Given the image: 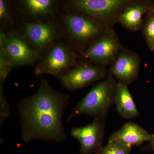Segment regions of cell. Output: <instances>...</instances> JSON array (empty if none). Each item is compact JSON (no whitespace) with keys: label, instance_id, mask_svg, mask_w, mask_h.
Returning <instances> with one entry per match:
<instances>
[{"label":"cell","instance_id":"cell-10","mask_svg":"<svg viewBox=\"0 0 154 154\" xmlns=\"http://www.w3.org/2000/svg\"><path fill=\"white\" fill-rule=\"evenodd\" d=\"M141 58L135 51L123 47L110 66L108 75L118 82L131 85L138 78Z\"/></svg>","mask_w":154,"mask_h":154},{"label":"cell","instance_id":"cell-18","mask_svg":"<svg viewBox=\"0 0 154 154\" xmlns=\"http://www.w3.org/2000/svg\"><path fill=\"white\" fill-rule=\"evenodd\" d=\"M131 148L118 142L108 140L96 154H130Z\"/></svg>","mask_w":154,"mask_h":154},{"label":"cell","instance_id":"cell-14","mask_svg":"<svg viewBox=\"0 0 154 154\" xmlns=\"http://www.w3.org/2000/svg\"><path fill=\"white\" fill-rule=\"evenodd\" d=\"M128 86L123 83H117L114 105L119 115L128 119L136 118L140 114Z\"/></svg>","mask_w":154,"mask_h":154},{"label":"cell","instance_id":"cell-1","mask_svg":"<svg viewBox=\"0 0 154 154\" xmlns=\"http://www.w3.org/2000/svg\"><path fill=\"white\" fill-rule=\"evenodd\" d=\"M70 99L68 94L56 91L42 78L36 92L18 105L23 140L26 143L63 141L66 134L63 117Z\"/></svg>","mask_w":154,"mask_h":154},{"label":"cell","instance_id":"cell-15","mask_svg":"<svg viewBox=\"0 0 154 154\" xmlns=\"http://www.w3.org/2000/svg\"><path fill=\"white\" fill-rule=\"evenodd\" d=\"M56 2L53 0H24L21 2L23 11L30 17L42 18L52 16L55 12Z\"/></svg>","mask_w":154,"mask_h":154},{"label":"cell","instance_id":"cell-7","mask_svg":"<svg viewBox=\"0 0 154 154\" xmlns=\"http://www.w3.org/2000/svg\"><path fill=\"white\" fill-rule=\"evenodd\" d=\"M123 47L117 33L113 29H111L92 43L81 54V57L106 67L112 64Z\"/></svg>","mask_w":154,"mask_h":154},{"label":"cell","instance_id":"cell-4","mask_svg":"<svg viewBox=\"0 0 154 154\" xmlns=\"http://www.w3.org/2000/svg\"><path fill=\"white\" fill-rule=\"evenodd\" d=\"M63 25L70 45L81 54L107 30L94 20L74 12L64 15Z\"/></svg>","mask_w":154,"mask_h":154},{"label":"cell","instance_id":"cell-16","mask_svg":"<svg viewBox=\"0 0 154 154\" xmlns=\"http://www.w3.org/2000/svg\"><path fill=\"white\" fill-rule=\"evenodd\" d=\"M146 16L142 32L149 50L154 52V5Z\"/></svg>","mask_w":154,"mask_h":154},{"label":"cell","instance_id":"cell-2","mask_svg":"<svg viewBox=\"0 0 154 154\" xmlns=\"http://www.w3.org/2000/svg\"><path fill=\"white\" fill-rule=\"evenodd\" d=\"M117 83L113 76L108 75L105 79L94 85L73 108L67 121L82 115L106 119L108 111L114 105Z\"/></svg>","mask_w":154,"mask_h":154},{"label":"cell","instance_id":"cell-9","mask_svg":"<svg viewBox=\"0 0 154 154\" xmlns=\"http://www.w3.org/2000/svg\"><path fill=\"white\" fill-rule=\"evenodd\" d=\"M23 33L29 44L42 56L56 43L60 36V29L52 22H28L23 25Z\"/></svg>","mask_w":154,"mask_h":154},{"label":"cell","instance_id":"cell-12","mask_svg":"<svg viewBox=\"0 0 154 154\" xmlns=\"http://www.w3.org/2000/svg\"><path fill=\"white\" fill-rule=\"evenodd\" d=\"M154 5L152 1L133 0L120 14L118 22L130 31L141 30L144 23L143 16Z\"/></svg>","mask_w":154,"mask_h":154},{"label":"cell","instance_id":"cell-21","mask_svg":"<svg viewBox=\"0 0 154 154\" xmlns=\"http://www.w3.org/2000/svg\"><path fill=\"white\" fill-rule=\"evenodd\" d=\"M149 143L145 147L143 148L142 149V150H150L154 152V134H151V137L150 140L149 141Z\"/></svg>","mask_w":154,"mask_h":154},{"label":"cell","instance_id":"cell-19","mask_svg":"<svg viewBox=\"0 0 154 154\" xmlns=\"http://www.w3.org/2000/svg\"><path fill=\"white\" fill-rule=\"evenodd\" d=\"M0 20L1 23L13 22L10 5L8 1L5 0H0Z\"/></svg>","mask_w":154,"mask_h":154},{"label":"cell","instance_id":"cell-6","mask_svg":"<svg viewBox=\"0 0 154 154\" xmlns=\"http://www.w3.org/2000/svg\"><path fill=\"white\" fill-rule=\"evenodd\" d=\"M108 75L106 67L83 59L58 78L65 89L75 91L102 81Z\"/></svg>","mask_w":154,"mask_h":154},{"label":"cell","instance_id":"cell-11","mask_svg":"<svg viewBox=\"0 0 154 154\" xmlns=\"http://www.w3.org/2000/svg\"><path fill=\"white\" fill-rule=\"evenodd\" d=\"M105 121L103 119L95 118L87 125L72 128L71 134L79 142L81 154H96L103 147Z\"/></svg>","mask_w":154,"mask_h":154},{"label":"cell","instance_id":"cell-13","mask_svg":"<svg viewBox=\"0 0 154 154\" xmlns=\"http://www.w3.org/2000/svg\"><path fill=\"white\" fill-rule=\"evenodd\" d=\"M151 134L139 125L134 122H126L121 128L112 134L109 141L118 142L132 148L149 141Z\"/></svg>","mask_w":154,"mask_h":154},{"label":"cell","instance_id":"cell-3","mask_svg":"<svg viewBox=\"0 0 154 154\" xmlns=\"http://www.w3.org/2000/svg\"><path fill=\"white\" fill-rule=\"evenodd\" d=\"M133 0H74L72 12L94 20L107 30L113 29L122 11Z\"/></svg>","mask_w":154,"mask_h":154},{"label":"cell","instance_id":"cell-20","mask_svg":"<svg viewBox=\"0 0 154 154\" xmlns=\"http://www.w3.org/2000/svg\"><path fill=\"white\" fill-rule=\"evenodd\" d=\"M7 39V33L1 29L0 31V49H2L5 47Z\"/></svg>","mask_w":154,"mask_h":154},{"label":"cell","instance_id":"cell-8","mask_svg":"<svg viewBox=\"0 0 154 154\" xmlns=\"http://www.w3.org/2000/svg\"><path fill=\"white\" fill-rule=\"evenodd\" d=\"M8 59L15 67L37 63L42 56L34 49L22 35L15 31L7 33L5 45L2 49Z\"/></svg>","mask_w":154,"mask_h":154},{"label":"cell","instance_id":"cell-5","mask_svg":"<svg viewBox=\"0 0 154 154\" xmlns=\"http://www.w3.org/2000/svg\"><path fill=\"white\" fill-rule=\"evenodd\" d=\"M80 57L69 45L56 42L44 53L34 68L33 73L37 77L49 75L58 78L75 66Z\"/></svg>","mask_w":154,"mask_h":154},{"label":"cell","instance_id":"cell-17","mask_svg":"<svg viewBox=\"0 0 154 154\" xmlns=\"http://www.w3.org/2000/svg\"><path fill=\"white\" fill-rule=\"evenodd\" d=\"M14 68L4 51L0 50V94H4V83Z\"/></svg>","mask_w":154,"mask_h":154}]
</instances>
